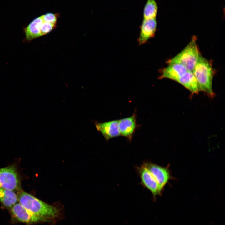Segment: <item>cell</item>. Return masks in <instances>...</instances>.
I'll return each instance as SVG.
<instances>
[{"instance_id":"cell-1","label":"cell","mask_w":225,"mask_h":225,"mask_svg":"<svg viewBox=\"0 0 225 225\" xmlns=\"http://www.w3.org/2000/svg\"><path fill=\"white\" fill-rule=\"evenodd\" d=\"M18 197V201L22 206L37 216L48 221L58 216V210L56 208L24 191L21 192Z\"/></svg>"},{"instance_id":"cell-2","label":"cell","mask_w":225,"mask_h":225,"mask_svg":"<svg viewBox=\"0 0 225 225\" xmlns=\"http://www.w3.org/2000/svg\"><path fill=\"white\" fill-rule=\"evenodd\" d=\"M192 72L197 81L200 91L213 98L215 95L212 88L214 71L210 62L200 54Z\"/></svg>"},{"instance_id":"cell-3","label":"cell","mask_w":225,"mask_h":225,"mask_svg":"<svg viewBox=\"0 0 225 225\" xmlns=\"http://www.w3.org/2000/svg\"><path fill=\"white\" fill-rule=\"evenodd\" d=\"M200 55L196 38L193 37L183 50L169 60L168 62V64L173 63L181 64L188 71L192 72Z\"/></svg>"},{"instance_id":"cell-4","label":"cell","mask_w":225,"mask_h":225,"mask_svg":"<svg viewBox=\"0 0 225 225\" xmlns=\"http://www.w3.org/2000/svg\"><path fill=\"white\" fill-rule=\"evenodd\" d=\"M0 187L13 192L20 190L21 179L15 165L0 168Z\"/></svg>"},{"instance_id":"cell-5","label":"cell","mask_w":225,"mask_h":225,"mask_svg":"<svg viewBox=\"0 0 225 225\" xmlns=\"http://www.w3.org/2000/svg\"><path fill=\"white\" fill-rule=\"evenodd\" d=\"M143 164L147 168L157 182L161 192L171 178L169 170L168 168L161 167L150 162H145Z\"/></svg>"},{"instance_id":"cell-6","label":"cell","mask_w":225,"mask_h":225,"mask_svg":"<svg viewBox=\"0 0 225 225\" xmlns=\"http://www.w3.org/2000/svg\"><path fill=\"white\" fill-rule=\"evenodd\" d=\"M140 176L141 183L145 188L149 190L155 198L157 195H160L158 183L150 172L143 164L137 168Z\"/></svg>"},{"instance_id":"cell-7","label":"cell","mask_w":225,"mask_h":225,"mask_svg":"<svg viewBox=\"0 0 225 225\" xmlns=\"http://www.w3.org/2000/svg\"><path fill=\"white\" fill-rule=\"evenodd\" d=\"M11 211L18 221L24 223H32L39 222L48 221L37 216L24 208L19 203H16L11 208Z\"/></svg>"},{"instance_id":"cell-8","label":"cell","mask_w":225,"mask_h":225,"mask_svg":"<svg viewBox=\"0 0 225 225\" xmlns=\"http://www.w3.org/2000/svg\"><path fill=\"white\" fill-rule=\"evenodd\" d=\"M157 25L156 18L143 19L140 27V34L138 38L139 45L145 44L149 39L154 37L156 30Z\"/></svg>"},{"instance_id":"cell-9","label":"cell","mask_w":225,"mask_h":225,"mask_svg":"<svg viewBox=\"0 0 225 225\" xmlns=\"http://www.w3.org/2000/svg\"><path fill=\"white\" fill-rule=\"evenodd\" d=\"M97 130L102 133L106 140L120 135L118 120H113L95 124Z\"/></svg>"},{"instance_id":"cell-10","label":"cell","mask_w":225,"mask_h":225,"mask_svg":"<svg viewBox=\"0 0 225 225\" xmlns=\"http://www.w3.org/2000/svg\"><path fill=\"white\" fill-rule=\"evenodd\" d=\"M118 125L120 135L131 140L137 126L135 113L131 117L119 120Z\"/></svg>"},{"instance_id":"cell-11","label":"cell","mask_w":225,"mask_h":225,"mask_svg":"<svg viewBox=\"0 0 225 225\" xmlns=\"http://www.w3.org/2000/svg\"><path fill=\"white\" fill-rule=\"evenodd\" d=\"M188 70L182 65L177 63L169 64L163 69L160 78H167L177 82Z\"/></svg>"},{"instance_id":"cell-12","label":"cell","mask_w":225,"mask_h":225,"mask_svg":"<svg viewBox=\"0 0 225 225\" xmlns=\"http://www.w3.org/2000/svg\"><path fill=\"white\" fill-rule=\"evenodd\" d=\"M43 22L41 16L34 19L24 28L25 35V42H29L42 36L40 29Z\"/></svg>"},{"instance_id":"cell-13","label":"cell","mask_w":225,"mask_h":225,"mask_svg":"<svg viewBox=\"0 0 225 225\" xmlns=\"http://www.w3.org/2000/svg\"><path fill=\"white\" fill-rule=\"evenodd\" d=\"M177 82L193 94H197L200 91L197 79L192 71L188 70Z\"/></svg>"},{"instance_id":"cell-14","label":"cell","mask_w":225,"mask_h":225,"mask_svg":"<svg viewBox=\"0 0 225 225\" xmlns=\"http://www.w3.org/2000/svg\"><path fill=\"white\" fill-rule=\"evenodd\" d=\"M18 201V196L14 192L0 187V201L4 206L11 208Z\"/></svg>"},{"instance_id":"cell-15","label":"cell","mask_w":225,"mask_h":225,"mask_svg":"<svg viewBox=\"0 0 225 225\" xmlns=\"http://www.w3.org/2000/svg\"><path fill=\"white\" fill-rule=\"evenodd\" d=\"M158 10V5L155 0H148L144 9V19L156 18Z\"/></svg>"},{"instance_id":"cell-16","label":"cell","mask_w":225,"mask_h":225,"mask_svg":"<svg viewBox=\"0 0 225 225\" xmlns=\"http://www.w3.org/2000/svg\"><path fill=\"white\" fill-rule=\"evenodd\" d=\"M56 25L43 21L41 27V32L42 36L50 32L56 27Z\"/></svg>"},{"instance_id":"cell-17","label":"cell","mask_w":225,"mask_h":225,"mask_svg":"<svg viewBox=\"0 0 225 225\" xmlns=\"http://www.w3.org/2000/svg\"><path fill=\"white\" fill-rule=\"evenodd\" d=\"M42 16L43 22L56 25L57 17L56 14L48 13Z\"/></svg>"}]
</instances>
